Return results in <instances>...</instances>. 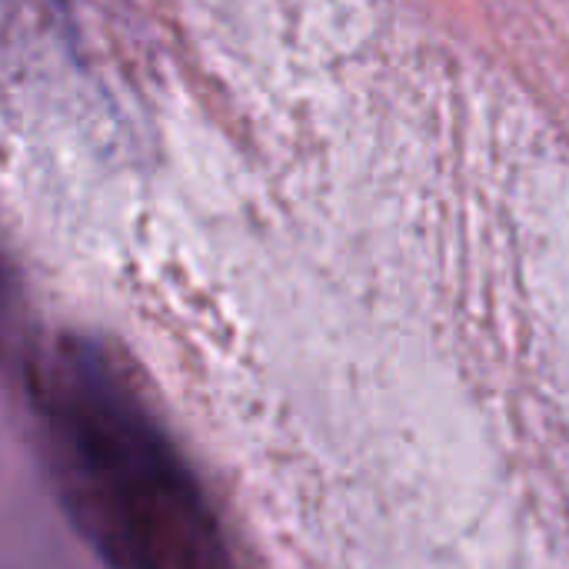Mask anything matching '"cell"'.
I'll return each mask as SVG.
<instances>
[{
  "label": "cell",
  "mask_w": 569,
  "mask_h": 569,
  "mask_svg": "<svg viewBox=\"0 0 569 569\" xmlns=\"http://www.w3.org/2000/svg\"><path fill=\"white\" fill-rule=\"evenodd\" d=\"M40 423L70 507L117 569H230L223 540L150 410L80 347L37 377Z\"/></svg>",
  "instance_id": "obj_1"
}]
</instances>
